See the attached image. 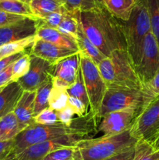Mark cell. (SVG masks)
<instances>
[{
    "mask_svg": "<svg viewBox=\"0 0 159 160\" xmlns=\"http://www.w3.org/2000/svg\"><path fill=\"white\" fill-rule=\"evenodd\" d=\"M23 92L17 81H12L0 88V118L14 110Z\"/></svg>",
    "mask_w": 159,
    "mask_h": 160,
    "instance_id": "17",
    "label": "cell"
},
{
    "mask_svg": "<svg viewBox=\"0 0 159 160\" xmlns=\"http://www.w3.org/2000/svg\"><path fill=\"white\" fill-rule=\"evenodd\" d=\"M40 25V20L26 18L16 23L0 27V47L14 42L35 37Z\"/></svg>",
    "mask_w": 159,
    "mask_h": 160,
    "instance_id": "13",
    "label": "cell"
},
{
    "mask_svg": "<svg viewBox=\"0 0 159 160\" xmlns=\"http://www.w3.org/2000/svg\"><path fill=\"white\" fill-rule=\"evenodd\" d=\"M13 141L0 142V160H3L12 155Z\"/></svg>",
    "mask_w": 159,
    "mask_h": 160,
    "instance_id": "40",
    "label": "cell"
},
{
    "mask_svg": "<svg viewBox=\"0 0 159 160\" xmlns=\"http://www.w3.org/2000/svg\"><path fill=\"white\" fill-rule=\"evenodd\" d=\"M97 66L107 88H143L126 49L115 50Z\"/></svg>",
    "mask_w": 159,
    "mask_h": 160,
    "instance_id": "2",
    "label": "cell"
},
{
    "mask_svg": "<svg viewBox=\"0 0 159 160\" xmlns=\"http://www.w3.org/2000/svg\"><path fill=\"white\" fill-rule=\"evenodd\" d=\"M25 18H26V17L9 13V12H5V11L0 10V27L6 26V25L16 23V22H18Z\"/></svg>",
    "mask_w": 159,
    "mask_h": 160,
    "instance_id": "39",
    "label": "cell"
},
{
    "mask_svg": "<svg viewBox=\"0 0 159 160\" xmlns=\"http://www.w3.org/2000/svg\"><path fill=\"white\" fill-rule=\"evenodd\" d=\"M83 31L106 57L117 49H126L123 23L104 6L80 12Z\"/></svg>",
    "mask_w": 159,
    "mask_h": 160,
    "instance_id": "1",
    "label": "cell"
},
{
    "mask_svg": "<svg viewBox=\"0 0 159 160\" xmlns=\"http://www.w3.org/2000/svg\"><path fill=\"white\" fill-rule=\"evenodd\" d=\"M35 40V37H31L23 40L14 42L12 43L6 44L0 47V59L11 55L26 52L27 48H30Z\"/></svg>",
    "mask_w": 159,
    "mask_h": 160,
    "instance_id": "28",
    "label": "cell"
},
{
    "mask_svg": "<svg viewBox=\"0 0 159 160\" xmlns=\"http://www.w3.org/2000/svg\"><path fill=\"white\" fill-rule=\"evenodd\" d=\"M54 67L55 64L31 55L29 71L17 82L25 92H36L47 80L52 77Z\"/></svg>",
    "mask_w": 159,
    "mask_h": 160,
    "instance_id": "11",
    "label": "cell"
},
{
    "mask_svg": "<svg viewBox=\"0 0 159 160\" xmlns=\"http://www.w3.org/2000/svg\"><path fill=\"white\" fill-rule=\"evenodd\" d=\"M134 148L135 146L104 160H132L134 157Z\"/></svg>",
    "mask_w": 159,
    "mask_h": 160,
    "instance_id": "43",
    "label": "cell"
},
{
    "mask_svg": "<svg viewBox=\"0 0 159 160\" xmlns=\"http://www.w3.org/2000/svg\"><path fill=\"white\" fill-rule=\"evenodd\" d=\"M132 132L138 140L151 143L159 133V95L154 98L136 117Z\"/></svg>",
    "mask_w": 159,
    "mask_h": 160,
    "instance_id": "9",
    "label": "cell"
},
{
    "mask_svg": "<svg viewBox=\"0 0 159 160\" xmlns=\"http://www.w3.org/2000/svg\"><path fill=\"white\" fill-rule=\"evenodd\" d=\"M133 1L135 2H137V1H138V0H133Z\"/></svg>",
    "mask_w": 159,
    "mask_h": 160,
    "instance_id": "48",
    "label": "cell"
},
{
    "mask_svg": "<svg viewBox=\"0 0 159 160\" xmlns=\"http://www.w3.org/2000/svg\"><path fill=\"white\" fill-rule=\"evenodd\" d=\"M126 41V50L135 68L140 63L143 42L151 32V22L147 0L136 2L129 20L122 21Z\"/></svg>",
    "mask_w": 159,
    "mask_h": 160,
    "instance_id": "4",
    "label": "cell"
},
{
    "mask_svg": "<svg viewBox=\"0 0 159 160\" xmlns=\"http://www.w3.org/2000/svg\"><path fill=\"white\" fill-rule=\"evenodd\" d=\"M129 129L118 134L98 138H85L77 144L83 160H104L132 148L138 142Z\"/></svg>",
    "mask_w": 159,
    "mask_h": 160,
    "instance_id": "3",
    "label": "cell"
},
{
    "mask_svg": "<svg viewBox=\"0 0 159 160\" xmlns=\"http://www.w3.org/2000/svg\"><path fill=\"white\" fill-rule=\"evenodd\" d=\"M30 7L35 18L41 20L53 12L69 10L65 0H30Z\"/></svg>",
    "mask_w": 159,
    "mask_h": 160,
    "instance_id": "19",
    "label": "cell"
},
{
    "mask_svg": "<svg viewBox=\"0 0 159 160\" xmlns=\"http://www.w3.org/2000/svg\"><path fill=\"white\" fill-rule=\"evenodd\" d=\"M80 55V70L90 102V112L97 119L103 97L107 89L97 64L84 55Z\"/></svg>",
    "mask_w": 159,
    "mask_h": 160,
    "instance_id": "7",
    "label": "cell"
},
{
    "mask_svg": "<svg viewBox=\"0 0 159 160\" xmlns=\"http://www.w3.org/2000/svg\"><path fill=\"white\" fill-rule=\"evenodd\" d=\"M26 128L19 122L13 111L9 112L0 118V142L14 140Z\"/></svg>",
    "mask_w": 159,
    "mask_h": 160,
    "instance_id": "20",
    "label": "cell"
},
{
    "mask_svg": "<svg viewBox=\"0 0 159 160\" xmlns=\"http://www.w3.org/2000/svg\"><path fill=\"white\" fill-rule=\"evenodd\" d=\"M34 123L37 124L50 125L59 123V121L56 111L48 107L34 117Z\"/></svg>",
    "mask_w": 159,
    "mask_h": 160,
    "instance_id": "35",
    "label": "cell"
},
{
    "mask_svg": "<svg viewBox=\"0 0 159 160\" xmlns=\"http://www.w3.org/2000/svg\"><path fill=\"white\" fill-rule=\"evenodd\" d=\"M36 92H25L23 91L21 97L19 99L13 112L22 124L28 127L34 123V102Z\"/></svg>",
    "mask_w": 159,
    "mask_h": 160,
    "instance_id": "18",
    "label": "cell"
},
{
    "mask_svg": "<svg viewBox=\"0 0 159 160\" xmlns=\"http://www.w3.org/2000/svg\"><path fill=\"white\" fill-rule=\"evenodd\" d=\"M31 67V55L26 52L12 63V81H17L28 73Z\"/></svg>",
    "mask_w": 159,
    "mask_h": 160,
    "instance_id": "32",
    "label": "cell"
},
{
    "mask_svg": "<svg viewBox=\"0 0 159 160\" xmlns=\"http://www.w3.org/2000/svg\"><path fill=\"white\" fill-rule=\"evenodd\" d=\"M143 108V93L142 89L108 88L103 97L97 119L116 111L135 109L141 112Z\"/></svg>",
    "mask_w": 159,
    "mask_h": 160,
    "instance_id": "6",
    "label": "cell"
},
{
    "mask_svg": "<svg viewBox=\"0 0 159 160\" xmlns=\"http://www.w3.org/2000/svg\"><path fill=\"white\" fill-rule=\"evenodd\" d=\"M12 156H13V155L12 154V155H11V156H9V157H8V158H6V159H3V160H9V159H10L11 157H12Z\"/></svg>",
    "mask_w": 159,
    "mask_h": 160,
    "instance_id": "46",
    "label": "cell"
},
{
    "mask_svg": "<svg viewBox=\"0 0 159 160\" xmlns=\"http://www.w3.org/2000/svg\"><path fill=\"white\" fill-rule=\"evenodd\" d=\"M87 130L81 128L75 132L28 147L15 157L19 160H41L47 155L61 148L76 146L81 140L87 138Z\"/></svg>",
    "mask_w": 159,
    "mask_h": 160,
    "instance_id": "8",
    "label": "cell"
},
{
    "mask_svg": "<svg viewBox=\"0 0 159 160\" xmlns=\"http://www.w3.org/2000/svg\"><path fill=\"white\" fill-rule=\"evenodd\" d=\"M41 160H83V159L77 146H73L53 152Z\"/></svg>",
    "mask_w": 159,
    "mask_h": 160,
    "instance_id": "30",
    "label": "cell"
},
{
    "mask_svg": "<svg viewBox=\"0 0 159 160\" xmlns=\"http://www.w3.org/2000/svg\"><path fill=\"white\" fill-rule=\"evenodd\" d=\"M68 105L73 109V110L74 111L75 115L78 116V117H80L85 116L87 112H88V109H87L85 105H84L80 100L77 99V98H73V97L70 96V98H69Z\"/></svg>",
    "mask_w": 159,
    "mask_h": 160,
    "instance_id": "38",
    "label": "cell"
},
{
    "mask_svg": "<svg viewBox=\"0 0 159 160\" xmlns=\"http://www.w3.org/2000/svg\"><path fill=\"white\" fill-rule=\"evenodd\" d=\"M159 70V45L151 32L148 33L143 42L140 63L136 68L142 86L150 82Z\"/></svg>",
    "mask_w": 159,
    "mask_h": 160,
    "instance_id": "10",
    "label": "cell"
},
{
    "mask_svg": "<svg viewBox=\"0 0 159 160\" xmlns=\"http://www.w3.org/2000/svg\"><path fill=\"white\" fill-rule=\"evenodd\" d=\"M30 49L29 53L31 55L45 59L53 64H56L59 61L79 52L37 38H35Z\"/></svg>",
    "mask_w": 159,
    "mask_h": 160,
    "instance_id": "15",
    "label": "cell"
},
{
    "mask_svg": "<svg viewBox=\"0 0 159 160\" xmlns=\"http://www.w3.org/2000/svg\"><path fill=\"white\" fill-rule=\"evenodd\" d=\"M58 116V119L60 123L67 126H72L73 122V117H74L75 112L70 106H67L64 109L61 110L56 111Z\"/></svg>",
    "mask_w": 159,
    "mask_h": 160,
    "instance_id": "37",
    "label": "cell"
},
{
    "mask_svg": "<svg viewBox=\"0 0 159 160\" xmlns=\"http://www.w3.org/2000/svg\"><path fill=\"white\" fill-rule=\"evenodd\" d=\"M80 11L67 10L57 29L62 34L70 36L77 41L78 32L80 27Z\"/></svg>",
    "mask_w": 159,
    "mask_h": 160,
    "instance_id": "23",
    "label": "cell"
},
{
    "mask_svg": "<svg viewBox=\"0 0 159 160\" xmlns=\"http://www.w3.org/2000/svg\"><path fill=\"white\" fill-rule=\"evenodd\" d=\"M151 144L152 145V146L154 147V149L159 151V133L157 136L154 138V140L151 142Z\"/></svg>",
    "mask_w": 159,
    "mask_h": 160,
    "instance_id": "44",
    "label": "cell"
},
{
    "mask_svg": "<svg viewBox=\"0 0 159 160\" xmlns=\"http://www.w3.org/2000/svg\"><path fill=\"white\" fill-rule=\"evenodd\" d=\"M12 64L0 72V88L12 82Z\"/></svg>",
    "mask_w": 159,
    "mask_h": 160,
    "instance_id": "42",
    "label": "cell"
},
{
    "mask_svg": "<svg viewBox=\"0 0 159 160\" xmlns=\"http://www.w3.org/2000/svg\"><path fill=\"white\" fill-rule=\"evenodd\" d=\"M29 2L30 0H0V10L15 15L35 18L31 12Z\"/></svg>",
    "mask_w": 159,
    "mask_h": 160,
    "instance_id": "24",
    "label": "cell"
},
{
    "mask_svg": "<svg viewBox=\"0 0 159 160\" xmlns=\"http://www.w3.org/2000/svg\"><path fill=\"white\" fill-rule=\"evenodd\" d=\"M66 92L69 96L80 100L85 105L87 109L90 110V102H89L88 95H87V91H86L81 70H80L75 82L66 89Z\"/></svg>",
    "mask_w": 159,
    "mask_h": 160,
    "instance_id": "26",
    "label": "cell"
},
{
    "mask_svg": "<svg viewBox=\"0 0 159 160\" xmlns=\"http://www.w3.org/2000/svg\"><path fill=\"white\" fill-rule=\"evenodd\" d=\"M139 111L135 109H127L108 113L101 117L98 125V131L104 136L121 134L132 126Z\"/></svg>",
    "mask_w": 159,
    "mask_h": 160,
    "instance_id": "12",
    "label": "cell"
},
{
    "mask_svg": "<svg viewBox=\"0 0 159 160\" xmlns=\"http://www.w3.org/2000/svg\"><path fill=\"white\" fill-rule=\"evenodd\" d=\"M65 12H53L50 14L48 17L40 20V26L57 29L62 22Z\"/></svg>",
    "mask_w": 159,
    "mask_h": 160,
    "instance_id": "36",
    "label": "cell"
},
{
    "mask_svg": "<svg viewBox=\"0 0 159 160\" xmlns=\"http://www.w3.org/2000/svg\"><path fill=\"white\" fill-rule=\"evenodd\" d=\"M80 70V52L65 58L55 64L52 74L53 86L66 90L75 82Z\"/></svg>",
    "mask_w": 159,
    "mask_h": 160,
    "instance_id": "14",
    "label": "cell"
},
{
    "mask_svg": "<svg viewBox=\"0 0 159 160\" xmlns=\"http://www.w3.org/2000/svg\"><path fill=\"white\" fill-rule=\"evenodd\" d=\"M80 128H81L73 125L67 126L60 122L50 125L34 123L25 128L14 139L12 154L15 156L28 147L75 132Z\"/></svg>",
    "mask_w": 159,
    "mask_h": 160,
    "instance_id": "5",
    "label": "cell"
},
{
    "mask_svg": "<svg viewBox=\"0 0 159 160\" xmlns=\"http://www.w3.org/2000/svg\"><path fill=\"white\" fill-rule=\"evenodd\" d=\"M142 90L143 93V109L154 98L159 95V70L150 82L143 86Z\"/></svg>",
    "mask_w": 159,
    "mask_h": 160,
    "instance_id": "33",
    "label": "cell"
},
{
    "mask_svg": "<svg viewBox=\"0 0 159 160\" xmlns=\"http://www.w3.org/2000/svg\"><path fill=\"white\" fill-rule=\"evenodd\" d=\"M25 52H22L11 55V56H6V57H4L2 58V59H0V72L2 71V70H5L6 68H7V67H9L10 65H12L15 61H17L20 57H21Z\"/></svg>",
    "mask_w": 159,
    "mask_h": 160,
    "instance_id": "41",
    "label": "cell"
},
{
    "mask_svg": "<svg viewBox=\"0 0 159 160\" xmlns=\"http://www.w3.org/2000/svg\"><path fill=\"white\" fill-rule=\"evenodd\" d=\"M69 10H91L103 6L102 0H65Z\"/></svg>",
    "mask_w": 159,
    "mask_h": 160,
    "instance_id": "34",
    "label": "cell"
},
{
    "mask_svg": "<svg viewBox=\"0 0 159 160\" xmlns=\"http://www.w3.org/2000/svg\"><path fill=\"white\" fill-rule=\"evenodd\" d=\"M52 77L47 80L37 91H36L35 102H34V118L44 109L49 107V96L52 89Z\"/></svg>",
    "mask_w": 159,
    "mask_h": 160,
    "instance_id": "25",
    "label": "cell"
},
{
    "mask_svg": "<svg viewBox=\"0 0 159 160\" xmlns=\"http://www.w3.org/2000/svg\"><path fill=\"white\" fill-rule=\"evenodd\" d=\"M105 1H107V0H102V2H103V3H104V2H105Z\"/></svg>",
    "mask_w": 159,
    "mask_h": 160,
    "instance_id": "47",
    "label": "cell"
},
{
    "mask_svg": "<svg viewBox=\"0 0 159 160\" xmlns=\"http://www.w3.org/2000/svg\"><path fill=\"white\" fill-rule=\"evenodd\" d=\"M69 96L66 90L52 86L49 96V108L55 111L61 110L68 106Z\"/></svg>",
    "mask_w": 159,
    "mask_h": 160,
    "instance_id": "29",
    "label": "cell"
},
{
    "mask_svg": "<svg viewBox=\"0 0 159 160\" xmlns=\"http://www.w3.org/2000/svg\"><path fill=\"white\" fill-rule=\"evenodd\" d=\"M151 33L159 45V0H147Z\"/></svg>",
    "mask_w": 159,
    "mask_h": 160,
    "instance_id": "31",
    "label": "cell"
},
{
    "mask_svg": "<svg viewBox=\"0 0 159 160\" xmlns=\"http://www.w3.org/2000/svg\"><path fill=\"white\" fill-rule=\"evenodd\" d=\"M77 44L79 46L80 52L90 58L97 65L100 63L104 58H106V56H104L101 53V52L86 36V34L83 31L81 25L80 27L79 32H78Z\"/></svg>",
    "mask_w": 159,
    "mask_h": 160,
    "instance_id": "22",
    "label": "cell"
},
{
    "mask_svg": "<svg viewBox=\"0 0 159 160\" xmlns=\"http://www.w3.org/2000/svg\"><path fill=\"white\" fill-rule=\"evenodd\" d=\"M9 160H19V159H17V158L15 157V156H12V157H11L10 159H9Z\"/></svg>",
    "mask_w": 159,
    "mask_h": 160,
    "instance_id": "45",
    "label": "cell"
},
{
    "mask_svg": "<svg viewBox=\"0 0 159 160\" xmlns=\"http://www.w3.org/2000/svg\"><path fill=\"white\" fill-rule=\"evenodd\" d=\"M35 38L42 39L60 47L80 52L77 41L70 36L62 34L58 29L46 28L39 25V28L36 33Z\"/></svg>",
    "mask_w": 159,
    "mask_h": 160,
    "instance_id": "16",
    "label": "cell"
},
{
    "mask_svg": "<svg viewBox=\"0 0 159 160\" xmlns=\"http://www.w3.org/2000/svg\"><path fill=\"white\" fill-rule=\"evenodd\" d=\"M132 160H159V152L154 149L150 142L139 140L134 148Z\"/></svg>",
    "mask_w": 159,
    "mask_h": 160,
    "instance_id": "27",
    "label": "cell"
},
{
    "mask_svg": "<svg viewBox=\"0 0 159 160\" xmlns=\"http://www.w3.org/2000/svg\"><path fill=\"white\" fill-rule=\"evenodd\" d=\"M158 152H159V151H158Z\"/></svg>",
    "mask_w": 159,
    "mask_h": 160,
    "instance_id": "49",
    "label": "cell"
},
{
    "mask_svg": "<svg viewBox=\"0 0 159 160\" xmlns=\"http://www.w3.org/2000/svg\"><path fill=\"white\" fill-rule=\"evenodd\" d=\"M135 3L133 0H107L103 4L114 17L121 21H126Z\"/></svg>",
    "mask_w": 159,
    "mask_h": 160,
    "instance_id": "21",
    "label": "cell"
}]
</instances>
